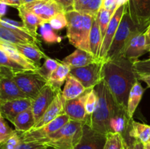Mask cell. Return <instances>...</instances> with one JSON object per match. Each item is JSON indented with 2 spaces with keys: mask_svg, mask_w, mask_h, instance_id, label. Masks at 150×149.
Listing matches in <instances>:
<instances>
[{
  "mask_svg": "<svg viewBox=\"0 0 150 149\" xmlns=\"http://www.w3.org/2000/svg\"><path fill=\"white\" fill-rule=\"evenodd\" d=\"M138 73V72H137ZM138 80L144 81L150 88V74L146 73H138Z\"/></svg>",
  "mask_w": 150,
  "mask_h": 149,
  "instance_id": "45",
  "label": "cell"
},
{
  "mask_svg": "<svg viewBox=\"0 0 150 149\" xmlns=\"http://www.w3.org/2000/svg\"><path fill=\"white\" fill-rule=\"evenodd\" d=\"M129 121L131 120L128 118L127 112L122 109L119 110L110 121V132L120 133L122 134L128 124Z\"/></svg>",
  "mask_w": 150,
  "mask_h": 149,
  "instance_id": "31",
  "label": "cell"
},
{
  "mask_svg": "<svg viewBox=\"0 0 150 149\" xmlns=\"http://www.w3.org/2000/svg\"><path fill=\"white\" fill-rule=\"evenodd\" d=\"M63 8L64 12H69L74 10L75 0H54Z\"/></svg>",
  "mask_w": 150,
  "mask_h": 149,
  "instance_id": "43",
  "label": "cell"
},
{
  "mask_svg": "<svg viewBox=\"0 0 150 149\" xmlns=\"http://www.w3.org/2000/svg\"><path fill=\"white\" fill-rule=\"evenodd\" d=\"M32 103V99L28 97L0 101V111L2 116L12 123L18 115L31 108Z\"/></svg>",
  "mask_w": 150,
  "mask_h": 149,
  "instance_id": "17",
  "label": "cell"
},
{
  "mask_svg": "<svg viewBox=\"0 0 150 149\" xmlns=\"http://www.w3.org/2000/svg\"><path fill=\"white\" fill-rule=\"evenodd\" d=\"M87 89L81 84L75 77L69 74L65 80L64 89L62 91L63 97L65 100L76 99L85 93Z\"/></svg>",
  "mask_w": 150,
  "mask_h": 149,
  "instance_id": "23",
  "label": "cell"
},
{
  "mask_svg": "<svg viewBox=\"0 0 150 149\" xmlns=\"http://www.w3.org/2000/svg\"><path fill=\"white\" fill-rule=\"evenodd\" d=\"M133 67L138 73L150 74V58L145 60H136L133 61Z\"/></svg>",
  "mask_w": 150,
  "mask_h": 149,
  "instance_id": "41",
  "label": "cell"
},
{
  "mask_svg": "<svg viewBox=\"0 0 150 149\" xmlns=\"http://www.w3.org/2000/svg\"><path fill=\"white\" fill-rule=\"evenodd\" d=\"M59 91H60L56 90L52 86L47 83L38 93V96L32 99L31 108L35 116V122H38V121L40 119L44 112L46 111Z\"/></svg>",
  "mask_w": 150,
  "mask_h": 149,
  "instance_id": "12",
  "label": "cell"
},
{
  "mask_svg": "<svg viewBox=\"0 0 150 149\" xmlns=\"http://www.w3.org/2000/svg\"><path fill=\"white\" fill-rule=\"evenodd\" d=\"M22 6L35 13L45 23H48L56 15L64 12L62 7L54 0H38L22 4Z\"/></svg>",
  "mask_w": 150,
  "mask_h": 149,
  "instance_id": "11",
  "label": "cell"
},
{
  "mask_svg": "<svg viewBox=\"0 0 150 149\" xmlns=\"http://www.w3.org/2000/svg\"><path fill=\"white\" fill-rule=\"evenodd\" d=\"M127 10L139 32H145L150 23V0H129Z\"/></svg>",
  "mask_w": 150,
  "mask_h": 149,
  "instance_id": "9",
  "label": "cell"
},
{
  "mask_svg": "<svg viewBox=\"0 0 150 149\" xmlns=\"http://www.w3.org/2000/svg\"><path fill=\"white\" fill-rule=\"evenodd\" d=\"M94 89L98 96L97 106L93 113L87 116L85 123L95 131L106 135L110 132L109 124L111 118L121 108L117 105L103 79Z\"/></svg>",
  "mask_w": 150,
  "mask_h": 149,
  "instance_id": "2",
  "label": "cell"
},
{
  "mask_svg": "<svg viewBox=\"0 0 150 149\" xmlns=\"http://www.w3.org/2000/svg\"><path fill=\"white\" fill-rule=\"evenodd\" d=\"M132 149H145L144 145L142 142L139 141L137 140H135V142L133 143L132 145Z\"/></svg>",
  "mask_w": 150,
  "mask_h": 149,
  "instance_id": "48",
  "label": "cell"
},
{
  "mask_svg": "<svg viewBox=\"0 0 150 149\" xmlns=\"http://www.w3.org/2000/svg\"><path fill=\"white\" fill-rule=\"evenodd\" d=\"M14 132L15 131L10 128L4 117H1L0 118V145L5 142Z\"/></svg>",
  "mask_w": 150,
  "mask_h": 149,
  "instance_id": "39",
  "label": "cell"
},
{
  "mask_svg": "<svg viewBox=\"0 0 150 149\" xmlns=\"http://www.w3.org/2000/svg\"><path fill=\"white\" fill-rule=\"evenodd\" d=\"M123 149H132V147L130 148V146L127 144V143L125 140V139L123 140Z\"/></svg>",
  "mask_w": 150,
  "mask_h": 149,
  "instance_id": "51",
  "label": "cell"
},
{
  "mask_svg": "<svg viewBox=\"0 0 150 149\" xmlns=\"http://www.w3.org/2000/svg\"><path fill=\"white\" fill-rule=\"evenodd\" d=\"M129 134L135 140L145 144L150 141V126L131 120V129Z\"/></svg>",
  "mask_w": 150,
  "mask_h": 149,
  "instance_id": "29",
  "label": "cell"
},
{
  "mask_svg": "<svg viewBox=\"0 0 150 149\" xmlns=\"http://www.w3.org/2000/svg\"><path fill=\"white\" fill-rule=\"evenodd\" d=\"M97 102H98V96H97L96 91L95 89H92L88 92L86 102H85V108H86L87 116H90L95 110Z\"/></svg>",
  "mask_w": 150,
  "mask_h": 149,
  "instance_id": "38",
  "label": "cell"
},
{
  "mask_svg": "<svg viewBox=\"0 0 150 149\" xmlns=\"http://www.w3.org/2000/svg\"><path fill=\"white\" fill-rule=\"evenodd\" d=\"M19 53L22 54L25 58L29 61L38 64L41 59L48 58L46 55L42 52L37 44H22L15 45Z\"/></svg>",
  "mask_w": 150,
  "mask_h": 149,
  "instance_id": "26",
  "label": "cell"
},
{
  "mask_svg": "<svg viewBox=\"0 0 150 149\" xmlns=\"http://www.w3.org/2000/svg\"><path fill=\"white\" fill-rule=\"evenodd\" d=\"M114 12L115 11L106 10L104 7H101L97 15L95 16L98 25H99V28L100 30L101 36H102L103 39L104 37H105V32H106L107 28H108L110 20H111V18L113 15H114Z\"/></svg>",
  "mask_w": 150,
  "mask_h": 149,
  "instance_id": "32",
  "label": "cell"
},
{
  "mask_svg": "<svg viewBox=\"0 0 150 149\" xmlns=\"http://www.w3.org/2000/svg\"><path fill=\"white\" fill-rule=\"evenodd\" d=\"M106 136L95 131L85 123L80 142L73 149H103Z\"/></svg>",
  "mask_w": 150,
  "mask_h": 149,
  "instance_id": "15",
  "label": "cell"
},
{
  "mask_svg": "<svg viewBox=\"0 0 150 149\" xmlns=\"http://www.w3.org/2000/svg\"><path fill=\"white\" fill-rule=\"evenodd\" d=\"M7 5L4 2H0V18H3L7 12Z\"/></svg>",
  "mask_w": 150,
  "mask_h": 149,
  "instance_id": "47",
  "label": "cell"
},
{
  "mask_svg": "<svg viewBox=\"0 0 150 149\" xmlns=\"http://www.w3.org/2000/svg\"><path fill=\"white\" fill-rule=\"evenodd\" d=\"M106 141L103 149H123L122 134L109 132L106 134Z\"/></svg>",
  "mask_w": 150,
  "mask_h": 149,
  "instance_id": "34",
  "label": "cell"
},
{
  "mask_svg": "<svg viewBox=\"0 0 150 149\" xmlns=\"http://www.w3.org/2000/svg\"><path fill=\"white\" fill-rule=\"evenodd\" d=\"M13 80L21 91L27 97L34 99L47 84V80L36 71H22L14 72Z\"/></svg>",
  "mask_w": 150,
  "mask_h": 149,
  "instance_id": "6",
  "label": "cell"
},
{
  "mask_svg": "<svg viewBox=\"0 0 150 149\" xmlns=\"http://www.w3.org/2000/svg\"><path fill=\"white\" fill-rule=\"evenodd\" d=\"M149 58H150V49H149Z\"/></svg>",
  "mask_w": 150,
  "mask_h": 149,
  "instance_id": "56",
  "label": "cell"
},
{
  "mask_svg": "<svg viewBox=\"0 0 150 149\" xmlns=\"http://www.w3.org/2000/svg\"><path fill=\"white\" fill-rule=\"evenodd\" d=\"M69 121L70 118L65 113H63L40 128L31 130L26 132H18L22 141L42 143L45 139L58 131Z\"/></svg>",
  "mask_w": 150,
  "mask_h": 149,
  "instance_id": "8",
  "label": "cell"
},
{
  "mask_svg": "<svg viewBox=\"0 0 150 149\" xmlns=\"http://www.w3.org/2000/svg\"><path fill=\"white\" fill-rule=\"evenodd\" d=\"M137 32L139 31L132 20L127 10V7H126L120 26L114 35L111 46L107 53V55L103 59V61H110L123 56L129 39Z\"/></svg>",
  "mask_w": 150,
  "mask_h": 149,
  "instance_id": "5",
  "label": "cell"
},
{
  "mask_svg": "<svg viewBox=\"0 0 150 149\" xmlns=\"http://www.w3.org/2000/svg\"><path fill=\"white\" fill-rule=\"evenodd\" d=\"M40 35L44 41L47 43H55L61 42L62 37L55 33L54 29L48 23H45L40 26Z\"/></svg>",
  "mask_w": 150,
  "mask_h": 149,
  "instance_id": "35",
  "label": "cell"
},
{
  "mask_svg": "<svg viewBox=\"0 0 150 149\" xmlns=\"http://www.w3.org/2000/svg\"><path fill=\"white\" fill-rule=\"evenodd\" d=\"M13 73L10 69L0 67V101L27 97L13 80Z\"/></svg>",
  "mask_w": 150,
  "mask_h": 149,
  "instance_id": "10",
  "label": "cell"
},
{
  "mask_svg": "<svg viewBox=\"0 0 150 149\" xmlns=\"http://www.w3.org/2000/svg\"><path fill=\"white\" fill-rule=\"evenodd\" d=\"M12 124L14 125L16 131L19 132H26L32 130L36 124L32 108H28L18 115Z\"/></svg>",
  "mask_w": 150,
  "mask_h": 149,
  "instance_id": "24",
  "label": "cell"
},
{
  "mask_svg": "<svg viewBox=\"0 0 150 149\" xmlns=\"http://www.w3.org/2000/svg\"><path fill=\"white\" fill-rule=\"evenodd\" d=\"M117 0H103L102 7L106 10L115 11L117 9Z\"/></svg>",
  "mask_w": 150,
  "mask_h": 149,
  "instance_id": "44",
  "label": "cell"
},
{
  "mask_svg": "<svg viewBox=\"0 0 150 149\" xmlns=\"http://www.w3.org/2000/svg\"><path fill=\"white\" fill-rule=\"evenodd\" d=\"M59 64V61L48 57L45 59V61L42 64V65L40 66L36 72L48 82L50 76L54 72V70L58 67Z\"/></svg>",
  "mask_w": 150,
  "mask_h": 149,
  "instance_id": "33",
  "label": "cell"
},
{
  "mask_svg": "<svg viewBox=\"0 0 150 149\" xmlns=\"http://www.w3.org/2000/svg\"><path fill=\"white\" fill-rule=\"evenodd\" d=\"M100 60L95 58L90 52L76 48L73 53L67 56L62 60V63L67 64L71 68H73V67H84Z\"/></svg>",
  "mask_w": 150,
  "mask_h": 149,
  "instance_id": "20",
  "label": "cell"
},
{
  "mask_svg": "<svg viewBox=\"0 0 150 149\" xmlns=\"http://www.w3.org/2000/svg\"><path fill=\"white\" fill-rule=\"evenodd\" d=\"M76 1H77V0H75V2H76Z\"/></svg>",
  "mask_w": 150,
  "mask_h": 149,
  "instance_id": "57",
  "label": "cell"
},
{
  "mask_svg": "<svg viewBox=\"0 0 150 149\" xmlns=\"http://www.w3.org/2000/svg\"><path fill=\"white\" fill-rule=\"evenodd\" d=\"M103 61H96L81 67L71 68L70 74L76 77L87 90L94 89L103 80Z\"/></svg>",
  "mask_w": 150,
  "mask_h": 149,
  "instance_id": "7",
  "label": "cell"
},
{
  "mask_svg": "<svg viewBox=\"0 0 150 149\" xmlns=\"http://www.w3.org/2000/svg\"><path fill=\"white\" fill-rule=\"evenodd\" d=\"M70 70L71 67L64 63L60 62L58 67L50 76L47 83L52 86L56 90L61 91V86L65 82L66 79L70 74Z\"/></svg>",
  "mask_w": 150,
  "mask_h": 149,
  "instance_id": "27",
  "label": "cell"
},
{
  "mask_svg": "<svg viewBox=\"0 0 150 149\" xmlns=\"http://www.w3.org/2000/svg\"><path fill=\"white\" fill-rule=\"evenodd\" d=\"M24 0H4L3 2L5 3L7 6H13L15 7H18L23 4Z\"/></svg>",
  "mask_w": 150,
  "mask_h": 149,
  "instance_id": "46",
  "label": "cell"
},
{
  "mask_svg": "<svg viewBox=\"0 0 150 149\" xmlns=\"http://www.w3.org/2000/svg\"><path fill=\"white\" fill-rule=\"evenodd\" d=\"M128 1H129V0H117V7L118 8V7H120V6L125 5V4H127Z\"/></svg>",
  "mask_w": 150,
  "mask_h": 149,
  "instance_id": "50",
  "label": "cell"
},
{
  "mask_svg": "<svg viewBox=\"0 0 150 149\" xmlns=\"http://www.w3.org/2000/svg\"><path fill=\"white\" fill-rule=\"evenodd\" d=\"M4 1V0H0V2H3Z\"/></svg>",
  "mask_w": 150,
  "mask_h": 149,
  "instance_id": "55",
  "label": "cell"
},
{
  "mask_svg": "<svg viewBox=\"0 0 150 149\" xmlns=\"http://www.w3.org/2000/svg\"><path fill=\"white\" fill-rule=\"evenodd\" d=\"M102 75L117 105L126 112L129 93L133 85L139 80L133 61L121 56L103 61Z\"/></svg>",
  "mask_w": 150,
  "mask_h": 149,
  "instance_id": "1",
  "label": "cell"
},
{
  "mask_svg": "<svg viewBox=\"0 0 150 149\" xmlns=\"http://www.w3.org/2000/svg\"><path fill=\"white\" fill-rule=\"evenodd\" d=\"M144 34H145V36H146L148 45L149 46V49H150V23L149 24V26H147L146 30H145Z\"/></svg>",
  "mask_w": 150,
  "mask_h": 149,
  "instance_id": "49",
  "label": "cell"
},
{
  "mask_svg": "<svg viewBox=\"0 0 150 149\" xmlns=\"http://www.w3.org/2000/svg\"><path fill=\"white\" fill-rule=\"evenodd\" d=\"M0 49L4 51L11 59L17 62L22 67L29 71H37L40 66L25 58L19 51L16 49V46L7 42L0 41Z\"/></svg>",
  "mask_w": 150,
  "mask_h": 149,
  "instance_id": "21",
  "label": "cell"
},
{
  "mask_svg": "<svg viewBox=\"0 0 150 149\" xmlns=\"http://www.w3.org/2000/svg\"><path fill=\"white\" fill-rule=\"evenodd\" d=\"M1 117H3V116H2V115H1V111H0V118H1Z\"/></svg>",
  "mask_w": 150,
  "mask_h": 149,
  "instance_id": "54",
  "label": "cell"
},
{
  "mask_svg": "<svg viewBox=\"0 0 150 149\" xmlns=\"http://www.w3.org/2000/svg\"><path fill=\"white\" fill-rule=\"evenodd\" d=\"M103 39L101 36L100 30L99 25L95 17L92 22V28H91L90 34H89V50L90 53L96 58H99L100 51L101 45H102Z\"/></svg>",
  "mask_w": 150,
  "mask_h": 149,
  "instance_id": "28",
  "label": "cell"
},
{
  "mask_svg": "<svg viewBox=\"0 0 150 149\" xmlns=\"http://www.w3.org/2000/svg\"><path fill=\"white\" fill-rule=\"evenodd\" d=\"M0 41L7 42L11 45L39 43L37 37L31 34L26 31H18L10 29L0 24Z\"/></svg>",
  "mask_w": 150,
  "mask_h": 149,
  "instance_id": "16",
  "label": "cell"
},
{
  "mask_svg": "<svg viewBox=\"0 0 150 149\" xmlns=\"http://www.w3.org/2000/svg\"><path fill=\"white\" fill-rule=\"evenodd\" d=\"M0 67H6L14 72L26 71V69L17 62L13 61L5 53L0 49Z\"/></svg>",
  "mask_w": 150,
  "mask_h": 149,
  "instance_id": "36",
  "label": "cell"
},
{
  "mask_svg": "<svg viewBox=\"0 0 150 149\" xmlns=\"http://www.w3.org/2000/svg\"><path fill=\"white\" fill-rule=\"evenodd\" d=\"M103 1V0H77L75 2L74 10L95 17L102 7Z\"/></svg>",
  "mask_w": 150,
  "mask_h": 149,
  "instance_id": "30",
  "label": "cell"
},
{
  "mask_svg": "<svg viewBox=\"0 0 150 149\" xmlns=\"http://www.w3.org/2000/svg\"><path fill=\"white\" fill-rule=\"evenodd\" d=\"M38 1V0H24L23 1V4H26V3H29V2H32V1Z\"/></svg>",
  "mask_w": 150,
  "mask_h": 149,
  "instance_id": "53",
  "label": "cell"
},
{
  "mask_svg": "<svg viewBox=\"0 0 150 149\" xmlns=\"http://www.w3.org/2000/svg\"><path fill=\"white\" fill-rule=\"evenodd\" d=\"M85 122L70 120L42 143L54 149H73L80 142Z\"/></svg>",
  "mask_w": 150,
  "mask_h": 149,
  "instance_id": "4",
  "label": "cell"
},
{
  "mask_svg": "<svg viewBox=\"0 0 150 149\" xmlns=\"http://www.w3.org/2000/svg\"><path fill=\"white\" fill-rule=\"evenodd\" d=\"M67 20V37L69 42L76 48L89 50V34L95 17L73 10L66 12Z\"/></svg>",
  "mask_w": 150,
  "mask_h": 149,
  "instance_id": "3",
  "label": "cell"
},
{
  "mask_svg": "<svg viewBox=\"0 0 150 149\" xmlns=\"http://www.w3.org/2000/svg\"><path fill=\"white\" fill-rule=\"evenodd\" d=\"M89 91H86L79 97L65 101L64 105V112L70 120L83 122L86 121L87 115L85 108V102Z\"/></svg>",
  "mask_w": 150,
  "mask_h": 149,
  "instance_id": "18",
  "label": "cell"
},
{
  "mask_svg": "<svg viewBox=\"0 0 150 149\" xmlns=\"http://www.w3.org/2000/svg\"><path fill=\"white\" fill-rule=\"evenodd\" d=\"M65 101L66 100L63 97L62 94V91H60L57 93V96H55V98L53 100V102H51V105H49L46 111L44 112L40 119L38 121V122L36 123V124H35V127H33L32 130L40 128L41 127L45 125L48 123L51 122L53 120L57 118L60 115L64 113V105Z\"/></svg>",
  "mask_w": 150,
  "mask_h": 149,
  "instance_id": "19",
  "label": "cell"
},
{
  "mask_svg": "<svg viewBox=\"0 0 150 149\" xmlns=\"http://www.w3.org/2000/svg\"><path fill=\"white\" fill-rule=\"evenodd\" d=\"M48 23L54 30H61L63 28L67 27V20L65 12H62L56 15L48 22Z\"/></svg>",
  "mask_w": 150,
  "mask_h": 149,
  "instance_id": "37",
  "label": "cell"
},
{
  "mask_svg": "<svg viewBox=\"0 0 150 149\" xmlns=\"http://www.w3.org/2000/svg\"><path fill=\"white\" fill-rule=\"evenodd\" d=\"M21 141L20 134L16 130L15 132L5 142L0 145V149H14Z\"/></svg>",
  "mask_w": 150,
  "mask_h": 149,
  "instance_id": "40",
  "label": "cell"
},
{
  "mask_svg": "<svg viewBox=\"0 0 150 149\" xmlns=\"http://www.w3.org/2000/svg\"><path fill=\"white\" fill-rule=\"evenodd\" d=\"M18 10V14L21 19L22 20L25 29L35 37L38 35V29L39 26H41L42 24L45 23L44 20H42L40 18L29 11L27 9L25 8L22 5L17 7Z\"/></svg>",
  "mask_w": 150,
  "mask_h": 149,
  "instance_id": "22",
  "label": "cell"
},
{
  "mask_svg": "<svg viewBox=\"0 0 150 149\" xmlns=\"http://www.w3.org/2000/svg\"><path fill=\"white\" fill-rule=\"evenodd\" d=\"M148 45L144 32H137L130 37L125 50L123 56L131 61H136L146 53L149 52Z\"/></svg>",
  "mask_w": 150,
  "mask_h": 149,
  "instance_id": "14",
  "label": "cell"
},
{
  "mask_svg": "<svg viewBox=\"0 0 150 149\" xmlns=\"http://www.w3.org/2000/svg\"><path fill=\"white\" fill-rule=\"evenodd\" d=\"M144 89L142 87L140 82L138 80L130 90L128 96L127 106V115L130 120H133V116L134 115L137 107L140 103L142 98L143 96Z\"/></svg>",
  "mask_w": 150,
  "mask_h": 149,
  "instance_id": "25",
  "label": "cell"
},
{
  "mask_svg": "<svg viewBox=\"0 0 150 149\" xmlns=\"http://www.w3.org/2000/svg\"><path fill=\"white\" fill-rule=\"evenodd\" d=\"M48 148L45 143L21 141L14 149H46Z\"/></svg>",
  "mask_w": 150,
  "mask_h": 149,
  "instance_id": "42",
  "label": "cell"
},
{
  "mask_svg": "<svg viewBox=\"0 0 150 149\" xmlns=\"http://www.w3.org/2000/svg\"><path fill=\"white\" fill-rule=\"evenodd\" d=\"M144 145L145 149H150V141L148 142V143H145V144H144Z\"/></svg>",
  "mask_w": 150,
  "mask_h": 149,
  "instance_id": "52",
  "label": "cell"
},
{
  "mask_svg": "<svg viewBox=\"0 0 150 149\" xmlns=\"http://www.w3.org/2000/svg\"><path fill=\"white\" fill-rule=\"evenodd\" d=\"M126 7H127V4L119 7L115 10L114 15L111 17L110 23L108 24V28H107L106 32H105V37H104L103 39L102 45H101L100 51L99 58L100 59L103 60V61L105 58V56L107 55V53H108V50H109L111 42H112L113 39L114 37V35H115L116 32H117V29H118L120 21L122 20V18L123 15H124Z\"/></svg>",
  "mask_w": 150,
  "mask_h": 149,
  "instance_id": "13",
  "label": "cell"
}]
</instances>
